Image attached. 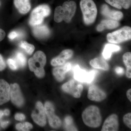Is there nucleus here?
Instances as JSON below:
<instances>
[{"label": "nucleus", "instance_id": "nucleus-1", "mask_svg": "<svg viewBox=\"0 0 131 131\" xmlns=\"http://www.w3.org/2000/svg\"><path fill=\"white\" fill-rule=\"evenodd\" d=\"M77 5L73 1L65 2L62 6H59L56 8L54 15V20L57 23L64 20L67 23L70 22L74 15Z\"/></svg>", "mask_w": 131, "mask_h": 131}, {"label": "nucleus", "instance_id": "nucleus-2", "mask_svg": "<svg viewBox=\"0 0 131 131\" xmlns=\"http://www.w3.org/2000/svg\"><path fill=\"white\" fill-rule=\"evenodd\" d=\"M84 124L90 127L96 128L100 126L102 117L100 109L95 106H90L85 109L82 114Z\"/></svg>", "mask_w": 131, "mask_h": 131}, {"label": "nucleus", "instance_id": "nucleus-3", "mask_svg": "<svg viewBox=\"0 0 131 131\" xmlns=\"http://www.w3.org/2000/svg\"><path fill=\"white\" fill-rule=\"evenodd\" d=\"M46 62V58L44 53L40 51H37L28 61L29 69L38 77H43L45 75L44 67Z\"/></svg>", "mask_w": 131, "mask_h": 131}, {"label": "nucleus", "instance_id": "nucleus-4", "mask_svg": "<svg viewBox=\"0 0 131 131\" xmlns=\"http://www.w3.org/2000/svg\"><path fill=\"white\" fill-rule=\"evenodd\" d=\"M80 5L85 24L90 25L93 24L97 14V8L95 3L93 0H81Z\"/></svg>", "mask_w": 131, "mask_h": 131}, {"label": "nucleus", "instance_id": "nucleus-5", "mask_svg": "<svg viewBox=\"0 0 131 131\" xmlns=\"http://www.w3.org/2000/svg\"><path fill=\"white\" fill-rule=\"evenodd\" d=\"M50 13V8L48 5H42L38 6L31 13L29 24L32 26L40 25L45 17L49 16Z\"/></svg>", "mask_w": 131, "mask_h": 131}, {"label": "nucleus", "instance_id": "nucleus-6", "mask_svg": "<svg viewBox=\"0 0 131 131\" xmlns=\"http://www.w3.org/2000/svg\"><path fill=\"white\" fill-rule=\"evenodd\" d=\"M131 38V28L125 26L121 29L108 34L107 36L108 41L113 43H119L130 40Z\"/></svg>", "mask_w": 131, "mask_h": 131}, {"label": "nucleus", "instance_id": "nucleus-7", "mask_svg": "<svg viewBox=\"0 0 131 131\" xmlns=\"http://www.w3.org/2000/svg\"><path fill=\"white\" fill-rule=\"evenodd\" d=\"M62 89L74 98H79L83 90V86L81 82L75 80H71L64 84L62 86Z\"/></svg>", "mask_w": 131, "mask_h": 131}, {"label": "nucleus", "instance_id": "nucleus-8", "mask_svg": "<svg viewBox=\"0 0 131 131\" xmlns=\"http://www.w3.org/2000/svg\"><path fill=\"white\" fill-rule=\"evenodd\" d=\"M96 71L93 70L88 71L82 69L78 65L74 68V78L75 80L81 82L89 83L94 79Z\"/></svg>", "mask_w": 131, "mask_h": 131}, {"label": "nucleus", "instance_id": "nucleus-9", "mask_svg": "<svg viewBox=\"0 0 131 131\" xmlns=\"http://www.w3.org/2000/svg\"><path fill=\"white\" fill-rule=\"evenodd\" d=\"M44 108L50 126L55 129L60 127L62 122L60 118L55 114V109L52 103L50 102H47L45 104Z\"/></svg>", "mask_w": 131, "mask_h": 131}, {"label": "nucleus", "instance_id": "nucleus-10", "mask_svg": "<svg viewBox=\"0 0 131 131\" xmlns=\"http://www.w3.org/2000/svg\"><path fill=\"white\" fill-rule=\"evenodd\" d=\"M31 117L34 122L40 126H45L46 124V116L44 107L40 102H37L35 109L32 113Z\"/></svg>", "mask_w": 131, "mask_h": 131}, {"label": "nucleus", "instance_id": "nucleus-11", "mask_svg": "<svg viewBox=\"0 0 131 131\" xmlns=\"http://www.w3.org/2000/svg\"><path fill=\"white\" fill-rule=\"evenodd\" d=\"M10 98L12 102L17 106H21L24 104V98L17 83L10 85Z\"/></svg>", "mask_w": 131, "mask_h": 131}, {"label": "nucleus", "instance_id": "nucleus-12", "mask_svg": "<svg viewBox=\"0 0 131 131\" xmlns=\"http://www.w3.org/2000/svg\"><path fill=\"white\" fill-rule=\"evenodd\" d=\"M88 97L90 100L101 102L106 99V94L99 87L95 85H93L89 89Z\"/></svg>", "mask_w": 131, "mask_h": 131}, {"label": "nucleus", "instance_id": "nucleus-13", "mask_svg": "<svg viewBox=\"0 0 131 131\" xmlns=\"http://www.w3.org/2000/svg\"><path fill=\"white\" fill-rule=\"evenodd\" d=\"M73 55L72 50L67 49L61 52L58 56L52 60L51 64L52 66H61L66 63V61L71 58Z\"/></svg>", "mask_w": 131, "mask_h": 131}, {"label": "nucleus", "instance_id": "nucleus-14", "mask_svg": "<svg viewBox=\"0 0 131 131\" xmlns=\"http://www.w3.org/2000/svg\"><path fill=\"white\" fill-rule=\"evenodd\" d=\"M119 124L118 116L116 114L110 115L104 122L102 131H116L118 129Z\"/></svg>", "mask_w": 131, "mask_h": 131}, {"label": "nucleus", "instance_id": "nucleus-15", "mask_svg": "<svg viewBox=\"0 0 131 131\" xmlns=\"http://www.w3.org/2000/svg\"><path fill=\"white\" fill-rule=\"evenodd\" d=\"M61 67L54 68L52 71L53 74L58 82L63 81L65 77L66 73L70 70L72 68V64L70 62L64 64Z\"/></svg>", "mask_w": 131, "mask_h": 131}, {"label": "nucleus", "instance_id": "nucleus-16", "mask_svg": "<svg viewBox=\"0 0 131 131\" xmlns=\"http://www.w3.org/2000/svg\"><path fill=\"white\" fill-rule=\"evenodd\" d=\"M10 98V86L5 80H0V105L8 102Z\"/></svg>", "mask_w": 131, "mask_h": 131}, {"label": "nucleus", "instance_id": "nucleus-17", "mask_svg": "<svg viewBox=\"0 0 131 131\" xmlns=\"http://www.w3.org/2000/svg\"><path fill=\"white\" fill-rule=\"evenodd\" d=\"M101 13L104 16L117 21L121 19L124 16L122 12L116 10H111L106 5H103L102 6Z\"/></svg>", "mask_w": 131, "mask_h": 131}, {"label": "nucleus", "instance_id": "nucleus-18", "mask_svg": "<svg viewBox=\"0 0 131 131\" xmlns=\"http://www.w3.org/2000/svg\"><path fill=\"white\" fill-rule=\"evenodd\" d=\"M15 7L19 12L22 14H26L31 9L30 0H14Z\"/></svg>", "mask_w": 131, "mask_h": 131}, {"label": "nucleus", "instance_id": "nucleus-19", "mask_svg": "<svg viewBox=\"0 0 131 131\" xmlns=\"http://www.w3.org/2000/svg\"><path fill=\"white\" fill-rule=\"evenodd\" d=\"M34 27L33 29V32L37 37L40 38H45L50 34V30L46 26L39 25Z\"/></svg>", "mask_w": 131, "mask_h": 131}, {"label": "nucleus", "instance_id": "nucleus-20", "mask_svg": "<svg viewBox=\"0 0 131 131\" xmlns=\"http://www.w3.org/2000/svg\"><path fill=\"white\" fill-rule=\"evenodd\" d=\"M106 2L114 7L121 9L122 7L127 9L131 6V0H105Z\"/></svg>", "mask_w": 131, "mask_h": 131}, {"label": "nucleus", "instance_id": "nucleus-21", "mask_svg": "<svg viewBox=\"0 0 131 131\" xmlns=\"http://www.w3.org/2000/svg\"><path fill=\"white\" fill-rule=\"evenodd\" d=\"M90 64L93 68L104 70L109 69V65L106 62L101 58H97L92 59Z\"/></svg>", "mask_w": 131, "mask_h": 131}, {"label": "nucleus", "instance_id": "nucleus-22", "mask_svg": "<svg viewBox=\"0 0 131 131\" xmlns=\"http://www.w3.org/2000/svg\"><path fill=\"white\" fill-rule=\"evenodd\" d=\"M121 50L119 46L115 45L107 44L106 45L103 50L102 55L106 59H109L112 56V53L119 51Z\"/></svg>", "mask_w": 131, "mask_h": 131}, {"label": "nucleus", "instance_id": "nucleus-23", "mask_svg": "<svg viewBox=\"0 0 131 131\" xmlns=\"http://www.w3.org/2000/svg\"><path fill=\"white\" fill-rule=\"evenodd\" d=\"M123 61L126 68V75L127 78H131V53L127 52L123 55Z\"/></svg>", "mask_w": 131, "mask_h": 131}, {"label": "nucleus", "instance_id": "nucleus-24", "mask_svg": "<svg viewBox=\"0 0 131 131\" xmlns=\"http://www.w3.org/2000/svg\"><path fill=\"white\" fill-rule=\"evenodd\" d=\"M101 24L103 25L105 29V28L109 29H114L119 25V23L117 20L113 19L104 20L101 21Z\"/></svg>", "mask_w": 131, "mask_h": 131}, {"label": "nucleus", "instance_id": "nucleus-25", "mask_svg": "<svg viewBox=\"0 0 131 131\" xmlns=\"http://www.w3.org/2000/svg\"><path fill=\"white\" fill-rule=\"evenodd\" d=\"M19 67L23 68L26 63V59L25 55L20 52H18L15 55V59Z\"/></svg>", "mask_w": 131, "mask_h": 131}, {"label": "nucleus", "instance_id": "nucleus-26", "mask_svg": "<svg viewBox=\"0 0 131 131\" xmlns=\"http://www.w3.org/2000/svg\"><path fill=\"white\" fill-rule=\"evenodd\" d=\"M20 46L25 50V51L29 55H31L35 50V47L33 45L28 43L26 41H23L20 42Z\"/></svg>", "mask_w": 131, "mask_h": 131}, {"label": "nucleus", "instance_id": "nucleus-27", "mask_svg": "<svg viewBox=\"0 0 131 131\" xmlns=\"http://www.w3.org/2000/svg\"><path fill=\"white\" fill-rule=\"evenodd\" d=\"M64 122L65 124V127L68 130L77 131V129L73 124V119L70 116H67L65 118Z\"/></svg>", "mask_w": 131, "mask_h": 131}, {"label": "nucleus", "instance_id": "nucleus-28", "mask_svg": "<svg viewBox=\"0 0 131 131\" xmlns=\"http://www.w3.org/2000/svg\"><path fill=\"white\" fill-rule=\"evenodd\" d=\"M16 129L20 131H28L32 128V124L28 122L19 123L16 126Z\"/></svg>", "mask_w": 131, "mask_h": 131}, {"label": "nucleus", "instance_id": "nucleus-29", "mask_svg": "<svg viewBox=\"0 0 131 131\" xmlns=\"http://www.w3.org/2000/svg\"><path fill=\"white\" fill-rule=\"evenodd\" d=\"M124 124L130 129H131V113H128L125 115L123 117Z\"/></svg>", "mask_w": 131, "mask_h": 131}, {"label": "nucleus", "instance_id": "nucleus-30", "mask_svg": "<svg viewBox=\"0 0 131 131\" xmlns=\"http://www.w3.org/2000/svg\"><path fill=\"white\" fill-rule=\"evenodd\" d=\"M7 63L11 69L16 70L19 68L16 61L13 59H8L7 60Z\"/></svg>", "mask_w": 131, "mask_h": 131}, {"label": "nucleus", "instance_id": "nucleus-31", "mask_svg": "<svg viewBox=\"0 0 131 131\" xmlns=\"http://www.w3.org/2000/svg\"><path fill=\"white\" fill-rule=\"evenodd\" d=\"M6 67V64L4 59L2 55L0 54V71L5 69Z\"/></svg>", "mask_w": 131, "mask_h": 131}, {"label": "nucleus", "instance_id": "nucleus-32", "mask_svg": "<svg viewBox=\"0 0 131 131\" xmlns=\"http://www.w3.org/2000/svg\"><path fill=\"white\" fill-rule=\"evenodd\" d=\"M19 35V33H18V32L15 31H13L9 34L8 35V37L9 39H11V40H13L15 38L18 37Z\"/></svg>", "mask_w": 131, "mask_h": 131}, {"label": "nucleus", "instance_id": "nucleus-33", "mask_svg": "<svg viewBox=\"0 0 131 131\" xmlns=\"http://www.w3.org/2000/svg\"><path fill=\"white\" fill-rule=\"evenodd\" d=\"M15 118L16 120L21 121L25 119V116L24 114L21 113H17L15 114Z\"/></svg>", "mask_w": 131, "mask_h": 131}, {"label": "nucleus", "instance_id": "nucleus-34", "mask_svg": "<svg viewBox=\"0 0 131 131\" xmlns=\"http://www.w3.org/2000/svg\"><path fill=\"white\" fill-rule=\"evenodd\" d=\"M115 71L118 75H122L124 74V70L123 68L120 67H117L115 68Z\"/></svg>", "mask_w": 131, "mask_h": 131}, {"label": "nucleus", "instance_id": "nucleus-35", "mask_svg": "<svg viewBox=\"0 0 131 131\" xmlns=\"http://www.w3.org/2000/svg\"><path fill=\"white\" fill-rule=\"evenodd\" d=\"M6 36V33L2 29L0 28V42L2 41Z\"/></svg>", "mask_w": 131, "mask_h": 131}, {"label": "nucleus", "instance_id": "nucleus-36", "mask_svg": "<svg viewBox=\"0 0 131 131\" xmlns=\"http://www.w3.org/2000/svg\"><path fill=\"white\" fill-rule=\"evenodd\" d=\"M0 124L1 126L3 128H5L9 124V122L8 121H0Z\"/></svg>", "mask_w": 131, "mask_h": 131}, {"label": "nucleus", "instance_id": "nucleus-37", "mask_svg": "<svg viewBox=\"0 0 131 131\" xmlns=\"http://www.w3.org/2000/svg\"><path fill=\"white\" fill-rule=\"evenodd\" d=\"M105 29L103 25L102 24H99L98 26H97V28H96V30L98 31L101 32L102 31H103Z\"/></svg>", "mask_w": 131, "mask_h": 131}, {"label": "nucleus", "instance_id": "nucleus-38", "mask_svg": "<svg viewBox=\"0 0 131 131\" xmlns=\"http://www.w3.org/2000/svg\"><path fill=\"white\" fill-rule=\"evenodd\" d=\"M126 95L128 100L131 102V89L128 90L126 93Z\"/></svg>", "mask_w": 131, "mask_h": 131}, {"label": "nucleus", "instance_id": "nucleus-39", "mask_svg": "<svg viewBox=\"0 0 131 131\" xmlns=\"http://www.w3.org/2000/svg\"><path fill=\"white\" fill-rule=\"evenodd\" d=\"M3 113H4V115H6V116H8L9 115V111L8 109H5L4 111H3Z\"/></svg>", "mask_w": 131, "mask_h": 131}, {"label": "nucleus", "instance_id": "nucleus-40", "mask_svg": "<svg viewBox=\"0 0 131 131\" xmlns=\"http://www.w3.org/2000/svg\"><path fill=\"white\" fill-rule=\"evenodd\" d=\"M4 115V113L2 110H0V119L3 117V116Z\"/></svg>", "mask_w": 131, "mask_h": 131}]
</instances>
